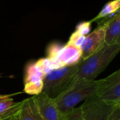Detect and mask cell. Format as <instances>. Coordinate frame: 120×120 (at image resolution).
<instances>
[{
    "instance_id": "cell-16",
    "label": "cell",
    "mask_w": 120,
    "mask_h": 120,
    "mask_svg": "<svg viewBox=\"0 0 120 120\" xmlns=\"http://www.w3.org/2000/svg\"><path fill=\"white\" fill-rule=\"evenodd\" d=\"M12 96H13V95H3V96H1L0 98V101L7 99V98H12Z\"/></svg>"
},
{
    "instance_id": "cell-1",
    "label": "cell",
    "mask_w": 120,
    "mask_h": 120,
    "mask_svg": "<svg viewBox=\"0 0 120 120\" xmlns=\"http://www.w3.org/2000/svg\"><path fill=\"white\" fill-rule=\"evenodd\" d=\"M120 51V42L105 45L89 58L78 63L76 79L77 80H95L103 72Z\"/></svg>"
},
{
    "instance_id": "cell-8",
    "label": "cell",
    "mask_w": 120,
    "mask_h": 120,
    "mask_svg": "<svg viewBox=\"0 0 120 120\" xmlns=\"http://www.w3.org/2000/svg\"><path fill=\"white\" fill-rule=\"evenodd\" d=\"M105 45V26L103 22L101 21L94 31L84 37L79 46L82 60L89 58Z\"/></svg>"
},
{
    "instance_id": "cell-6",
    "label": "cell",
    "mask_w": 120,
    "mask_h": 120,
    "mask_svg": "<svg viewBox=\"0 0 120 120\" xmlns=\"http://www.w3.org/2000/svg\"><path fill=\"white\" fill-rule=\"evenodd\" d=\"M96 96L107 103L120 105V70L96 81Z\"/></svg>"
},
{
    "instance_id": "cell-15",
    "label": "cell",
    "mask_w": 120,
    "mask_h": 120,
    "mask_svg": "<svg viewBox=\"0 0 120 120\" xmlns=\"http://www.w3.org/2000/svg\"><path fill=\"white\" fill-rule=\"evenodd\" d=\"M107 120H120V105L114 109Z\"/></svg>"
},
{
    "instance_id": "cell-9",
    "label": "cell",
    "mask_w": 120,
    "mask_h": 120,
    "mask_svg": "<svg viewBox=\"0 0 120 120\" xmlns=\"http://www.w3.org/2000/svg\"><path fill=\"white\" fill-rule=\"evenodd\" d=\"M39 112L44 120H63L64 115L58 108L53 99L44 92L33 96Z\"/></svg>"
},
{
    "instance_id": "cell-7",
    "label": "cell",
    "mask_w": 120,
    "mask_h": 120,
    "mask_svg": "<svg viewBox=\"0 0 120 120\" xmlns=\"http://www.w3.org/2000/svg\"><path fill=\"white\" fill-rule=\"evenodd\" d=\"M117 105L107 103L94 96L85 101L80 108L84 120H107Z\"/></svg>"
},
{
    "instance_id": "cell-5",
    "label": "cell",
    "mask_w": 120,
    "mask_h": 120,
    "mask_svg": "<svg viewBox=\"0 0 120 120\" xmlns=\"http://www.w3.org/2000/svg\"><path fill=\"white\" fill-rule=\"evenodd\" d=\"M50 70L47 58H41L34 63H29L25 69L24 92L34 96L42 92L44 76Z\"/></svg>"
},
{
    "instance_id": "cell-19",
    "label": "cell",
    "mask_w": 120,
    "mask_h": 120,
    "mask_svg": "<svg viewBox=\"0 0 120 120\" xmlns=\"http://www.w3.org/2000/svg\"><path fill=\"white\" fill-rule=\"evenodd\" d=\"M1 96H3V95H0V98H1Z\"/></svg>"
},
{
    "instance_id": "cell-12",
    "label": "cell",
    "mask_w": 120,
    "mask_h": 120,
    "mask_svg": "<svg viewBox=\"0 0 120 120\" xmlns=\"http://www.w3.org/2000/svg\"><path fill=\"white\" fill-rule=\"evenodd\" d=\"M21 104V102H14L12 98L0 101V116L7 120L17 115Z\"/></svg>"
},
{
    "instance_id": "cell-10",
    "label": "cell",
    "mask_w": 120,
    "mask_h": 120,
    "mask_svg": "<svg viewBox=\"0 0 120 120\" xmlns=\"http://www.w3.org/2000/svg\"><path fill=\"white\" fill-rule=\"evenodd\" d=\"M105 26V44L113 45L120 42V12L103 18Z\"/></svg>"
},
{
    "instance_id": "cell-13",
    "label": "cell",
    "mask_w": 120,
    "mask_h": 120,
    "mask_svg": "<svg viewBox=\"0 0 120 120\" xmlns=\"http://www.w3.org/2000/svg\"><path fill=\"white\" fill-rule=\"evenodd\" d=\"M120 8V0H113L107 3L99 12V13L90 22H93L100 19L106 18L119 12Z\"/></svg>"
},
{
    "instance_id": "cell-14",
    "label": "cell",
    "mask_w": 120,
    "mask_h": 120,
    "mask_svg": "<svg viewBox=\"0 0 120 120\" xmlns=\"http://www.w3.org/2000/svg\"><path fill=\"white\" fill-rule=\"evenodd\" d=\"M63 120H84L81 108H75L68 113L65 114Z\"/></svg>"
},
{
    "instance_id": "cell-11",
    "label": "cell",
    "mask_w": 120,
    "mask_h": 120,
    "mask_svg": "<svg viewBox=\"0 0 120 120\" xmlns=\"http://www.w3.org/2000/svg\"><path fill=\"white\" fill-rule=\"evenodd\" d=\"M21 103L20 109L17 115L18 120H44L33 96L23 100Z\"/></svg>"
},
{
    "instance_id": "cell-18",
    "label": "cell",
    "mask_w": 120,
    "mask_h": 120,
    "mask_svg": "<svg viewBox=\"0 0 120 120\" xmlns=\"http://www.w3.org/2000/svg\"><path fill=\"white\" fill-rule=\"evenodd\" d=\"M0 120H6L3 117H1V116H0Z\"/></svg>"
},
{
    "instance_id": "cell-17",
    "label": "cell",
    "mask_w": 120,
    "mask_h": 120,
    "mask_svg": "<svg viewBox=\"0 0 120 120\" xmlns=\"http://www.w3.org/2000/svg\"><path fill=\"white\" fill-rule=\"evenodd\" d=\"M18 120L17 115H15V116H14V117H11V118H10V119H8V120Z\"/></svg>"
},
{
    "instance_id": "cell-3",
    "label": "cell",
    "mask_w": 120,
    "mask_h": 120,
    "mask_svg": "<svg viewBox=\"0 0 120 120\" xmlns=\"http://www.w3.org/2000/svg\"><path fill=\"white\" fill-rule=\"evenodd\" d=\"M96 80H77L69 89L54 99V101L64 115L68 113L81 101H86L96 96Z\"/></svg>"
},
{
    "instance_id": "cell-2",
    "label": "cell",
    "mask_w": 120,
    "mask_h": 120,
    "mask_svg": "<svg viewBox=\"0 0 120 120\" xmlns=\"http://www.w3.org/2000/svg\"><path fill=\"white\" fill-rule=\"evenodd\" d=\"M78 64L53 69L46 73L43 81L42 92L55 99L77 82L76 74Z\"/></svg>"
},
{
    "instance_id": "cell-4",
    "label": "cell",
    "mask_w": 120,
    "mask_h": 120,
    "mask_svg": "<svg viewBox=\"0 0 120 120\" xmlns=\"http://www.w3.org/2000/svg\"><path fill=\"white\" fill-rule=\"evenodd\" d=\"M47 58L51 70L75 65L82 60L81 50L79 46L69 42L63 46L52 45L49 48Z\"/></svg>"
}]
</instances>
